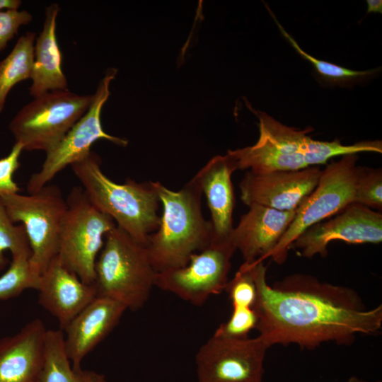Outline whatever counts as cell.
I'll use <instances>...</instances> for the list:
<instances>
[{
	"instance_id": "obj_25",
	"label": "cell",
	"mask_w": 382,
	"mask_h": 382,
	"mask_svg": "<svg viewBox=\"0 0 382 382\" xmlns=\"http://www.w3.org/2000/svg\"><path fill=\"white\" fill-rule=\"evenodd\" d=\"M354 203L382 209V170L358 166Z\"/></svg>"
},
{
	"instance_id": "obj_11",
	"label": "cell",
	"mask_w": 382,
	"mask_h": 382,
	"mask_svg": "<svg viewBox=\"0 0 382 382\" xmlns=\"http://www.w3.org/2000/svg\"><path fill=\"white\" fill-rule=\"evenodd\" d=\"M236 250L231 242L212 239L184 267L156 272L155 286L192 305L202 306L211 296L225 289Z\"/></svg>"
},
{
	"instance_id": "obj_7",
	"label": "cell",
	"mask_w": 382,
	"mask_h": 382,
	"mask_svg": "<svg viewBox=\"0 0 382 382\" xmlns=\"http://www.w3.org/2000/svg\"><path fill=\"white\" fill-rule=\"evenodd\" d=\"M93 95L66 90L47 92L24 105L8 125L23 150L53 149L88 110Z\"/></svg>"
},
{
	"instance_id": "obj_19",
	"label": "cell",
	"mask_w": 382,
	"mask_h": 382,
	"mask_svg": "<svg viewBox=\"0 0 382 382\" xmlns=\"http://www.w3.org/2000/svg\"><path fill=\"white\" fill-rule=\"evenodd\" d=\"M236 170L233 159L226 154L213 157L194 176L210 210L212 240L232 243L235 197L231 175Z\"/></svg>"
},
{
	"instance_id": "obj_12",
	"label": "cell",
	"mask_w": 382,
	"mask_h": 382,
	"mask_svg": "<svg viewBox=\"0 0 382 382\" xmlns=\"http://www.w3.org/2000/svg\"><path fill=\"white\" fill-rule=\"evenodd\" d=\"M269 347L258 336L228 337L213 334L195 356L198 382H262Z\"/></svg>"
},
{
	"instance_id": "obj_28",
	"label": "cell",
	"mask_w": 382,
	"mask_h": 382,
	"mask_svg": "<svg viewBox=\"0 0 382 382\" xmlns=\"http://www.w3.org/2000/svg\"><path fill=\"white\" fill-rule=\"evenodd\" d=\"M23 150V146L15 142L10 153L0 159V195L19 192L13 175L20 167L19 158Z\"/></svg>"
},
{
	"instance_id": "obj_10",
	"label": "cell",
	"mask_w": 382,
	"mask_h": 382,
	"mask_svg": "<svg viewBox=\"0 0 382 382\" xmlns=\"http://www.w3.org/2000/svg\"><path fill=\"white\" fill-rule=\"evenodd\" d=\"M117 73V69L115 68H109L106 71L93 94L88 110L62 140L46 153L41 169L33 174L28 183L29 194L38 191L66 166L84 158L91 151V147L97 140L105 139L118 146H127V140L108 134L103 130L101 124L102 109L110 96V84Z\"/></svg>"
},
{
	"instance_id": "obj_15",
	"label": "cell",
	"mask_w": 382,
	"mask_h": 382,
	"mask_svg": "<svg viewBox=\"0 0 382 382\" xmlns=\"http://www.w3.org/2000/svg\"><path fill=\"white\" fill-rule=\"evenodd\" d=\"M296 210L279 211L252 205L233 228L231 241L244 262H263L276 247L294 219Z\"/></svg>"
},
{
	"instance_id": "obj_2",
	"label": "cell",
	"mask_w": 382,
	"mask_h": 382,
	"mask_svg": "<svg viewBox=\"0 0 382 382\" xmlns=\"http://www.w3.org/2000/svg\"><path fill=\"white\" fill-rule=\"evenodd\" d=\"M248 106L258 119L259 138L252 146L227 151L237 170L249 169L257 173L299 170L326 164L335 156L382 153L381 140H365L351 145H345L338 139L332 141L315 140L307 134L312 128L301 130L286 126L267 113Z\"/></svg>"
},
{
	"instance_id": "obj_31",
	"label": "cell",
	"mask_w": 382,
	"mask_h": 382,
	"mask_svg": "<svg viewBox=\"0 0 382 382\" xmlns=\"http://www.w3.org/2000/svg\"><path fill=\"white\" fill-rule=\"evenodd\" d=\"M367 13H382V1L381 0H367Z\"/></svg>"
},
{
	"instance_id": "obj_3",
	"label": "cell",
	"mask_w": 382,
	"mask_h": 382,
	"mask_svg": "<svg viewBox=\"0 0 382 382\" xmlns=\"http://www.w3.org/2000/svg\"><path fill=\"white\" fill-rule=\"evenodd\" d=\"M163 213L158 229L149 236L146 248L156 272L186 265L191 256L212 239L210 221L203 216L200 186L193 177L178 191L154 182Z\"/></svg>"
},
{
	"instance_id": "obj_24",
	"label": "cell",
	"mask_w": 382,
	"mask_h": 382,
	"mask_svg": "<svg viewBox=\"0 0 382 382\" xmlns=\"http://www.w3.org/2000/svg\"><path fill=\"white\" fill-rule=\"evenodd\" d=\"M14 224L0 200V270L7 262L4 256L6 250L11 252L12 257H31V249L24 226Z\"/></svg>"
},
{
	"instance_id": "obj_21",
	"label": "cell",
	"mask_w": 382,
	"mask_h": 382,
	"mask_svg": "<svg viewBox=\"0 0 382 382\" xmlns=\"http://www.w3.org/2000/svg\"><path fill=\"white\" fill-rule=\"evenodd\" d=\"M37 382H106V378L94 371L74 369L65 352L63 331L47 330L44 362Z\"/></svg>"
},
{
	"instance_id": "obj_20",
	"label": "cell",
	"mask_w": 382,
	"mask_h": 382,
	"mask_svg": "<svg viewBox=\"0 0 382 382\" xmlns=\"http://www.w3.org/2000/svg\"><path fill=\"white\" fill-rule=\"evenodd\" d=\"M57 4L45 9L43 27L34 45V59L29 93L34 98L47 92L66 90L68 83L62 69V53L56 36Z\"/></svg>"
},
{
	"instance_id": "obj_30",
	"label": "cell",
	"mask_w": 382,
	"mask_h": 382,
	"mask_svg": "<svg viewBox=\"0 0 382 382\" xmlns=\"http://www.w3.org/2000/svg\"><path fill=\"white\" fill-rule=\"evenodd\" d=\"M22 2L20 0H0V11L18 10Z\"/></svg>"
},
{
	"instance_id": "obj_18",
	"label": "cell",
	"mask_w": 382,
	"mask_h": 382,
	"mask_svg": "<svg viewBox=\"0 0 382 382\" xmlns=\"http://www.w3.org/2000/svg\"><path fill=\"white\" fill-rule=\"evenodd\" d=\"M47 329L34 319L0 340V382H37L44 362Z\"/></svg>"
},
{
	"instance_id": "obj_16",
	"label": "cell",
	"mask_w": 382,
	"mask_h": 382,
	"mask_svg": "<svg viewBox=\"0 0 382 382\" xmlns=\"http://www.w3.org/2000/svg\"><path fill=\"white\" fill-rule=\"evenodd\" d=\"M126 307L115 300L96 296L64 328V345L74 369L117 325Z\"/></svg>"
},
{
	"instance_id": "obj_27",
	"label": "cell",
	"mask_w": 382,
	"mask_h": 382,
	"mask_svg": "<svg viewBox=\"0 0 382 382\" xmlns=\"http://www.w3.org/2000/svg\"><path fill=\"white\" fill-rule=\"evenodd\" d=\"M257 320L253 308L233 307L229 319L221 323L214 334L235 338L247 337L255 328Z\"/></svg>"
},
{
	"instance_id": "obj_23",
	"label": "cell",
	"mask_w": 382,
	"mask_h": 382,
	"mask_svg": "<svg viewBox=\"0 0 382 382\" xmlns=\"http://www.w3.org/2000/svg\"><path fill=\"white\" fill-rule=\"evenodd\" d=\"M266 7L273 18L275 23L279 28L283 37L291 44L292 47L306 60L309 62L316 71L328 82L345 86L347 84H351L358 81L367 79L373 76L378 69L364 70V71H356L352 70L345 67H342L340 65H337L330 62H328L323 60L318 59L311 54L303 51L296 41L291 36L277 21L274 14L266 5Z\"/></svg>"
},
{
	"instance_id": "obj_8",
	"label": "cell",
	"mask_w": 382,
	"mask_h": 382,
	"mask_svg": "<svg viewBox=\"0 0 382 382\" xmlns=\"http://www.w3.org/2000/svg\"><path fill=\"white\" fill-rule=\"evenodd\" d=\"M0 200L11 220L24 226L31 249L30 264L41 275L59 253L67 208L61 190L47 184L29 195H1Z\"/></svg>"
},
{
	"instance_id": "obj_26",
	"label": "cell",
	"mask_w": 382,
	"mask_h": 382,
	"mask_svg": "<svg viewBox=\"0 0 382 382\" xmlns=\"http://www.w3.org/2000/svg\"><path fill=\"white\" fill-rule=\"evenodd\" d=\"M224 290L228 294L233 308H253L257 291L250 266L243 262L233 279L228 281Z\"/></svg>"
},
{
	"instance_id": "obj_1",
	"label": "cell",
	"mask_w": 382,
	"mask_h": 382,
	"mask_svg": "<svg viewBox=\"0 0 382 382\" xmlns=\"http://www.w3.org/2000/svg\"><path fill=\"white\" fill-rule=\"evenodd\" d=\"M256 286L253 307L255 328L270 347L296 344L313 348L323 342L351 343L357 335H374L382 327V306L366 309L357 292L296 274L272 286L263 262L248 264Z\"/></svg>"
},
{
	"instance_id": "obj_29",
	"label": "cell",
	"mask_w": 382,
	"mask_h": 382,
	"mask_svg": "<svg viewBox=\"0 0 382 382\" xmlns=\"http://www.w3.org/2000/svg\"><path fill=\"white\" fill-rule=\"evenodd\" d=\"M32 14L25 10H6L0 11V52L8 42L17 35L22 25L30 23Z\"/></svg>"
},
{
	"instance_id": "obj_6",
	"label": "cell",
	"mask_w": 382,
	"mask_h": 382,
	"mask_svg": "<svg viewBox=\"0 0 382 382\" xmlns=\"http://www.w3.org/2000/svg\"><path fill=\"white\" fill-rule=\"evenodd\" d=\"M66 201L57 257L83 283L93 284L96 262L104 245L103 238L117 225L91 201L81 187H74Z\"/></svg>"
},
{
	"instance_id": "obj_17",
	"label": "cell",
	"mask_w": 382,
	"mask_h": 382,
	"mask_svg": "<svg viewBox=\"0 0 382 382\" xmlns=\"http://www.w3.org/2000/svg\"><path fill=\"white\" fill-rule=\"evenodd\" d=\"M39 303L60 324L62 330L96 297L93 284L83 283L57 256L40 275Z\"/></svg>"
},
{
	"instance_id": "obj_32",
	"label": "cell",
	"mask_w": 382,
	"mask_h": 382,
	"mask_svg": "<svg viewBox=\"0 0 382 382\" xmlns=\"http://www.w3.org/2000/svg\"><path fill=\"white\" fill-rule=\"evenodd\" d=\"M347 382H368L365 380H363V379H361V378H359L356 376H352L350 377ZM376 382H381V381H376Z\"/></svg>"
},
{
	"instance_id": "obj_5",
	"label": "cell",
	"mask_w": 382,
	"mask_h": 382,
	"mask_svg": "<svg viewBox=\"0 0 382 382\" xmlns=\"http://www.w3.org/2000/svg\"><path fill=\"white\" fill-rule=\"evenodd\" d=\"M105 238L95 265L96 296L137 311L145 305L155 286L156 272L146 246L117 226Z\"/></svg>"
},
{
	"instance_id": "obj_4",
	"label": "cell",
	"mask_w": 382,
	"mask_h": 382,
	"mask_svg": "<svg viewBox=\"0 0 382 382\" xmlns=\"http://www.w3.org/2000/svg\"><path fill=\"white\" fill-rule=\"evenodd\" d=\"M100 164V156L91 151L71 166L91 201L134 241L146 246L160 224V200L154 182L128 178L118 184L105 175Z\"/></svg>"
},
{
	"instance_id": "obj_14",
	"label": "cell",
	"mask_w": 382,
	"mask_h": 382,
	"mask_svg": "<svg viewBox=\"0 0 382 382\" xmlns=\"http://www.w3.org/2000/svg\"><path fill=\"white\" fill-rule=\"evenodd\" d=\"M321 172L318 166L261 173L248 170L239 183L241 199L248 207L256 204L279 211L296 210L316 188Z\"/></svg>"
},
{
	"instance_id": "obj_9",
	"label": "cell",
	"mask_w": 382,
	"mask_h": 382,
	"mask_svg": "<svg viewBox=\"0 0 382 382\" xmlns=\"http://www.w3.org/2000/svg\"><path fill=\"white\" fill-rule=\"evenodd\" d=\"M357 159V154H347L326 165L317 186L296 209L293 221L268 258L284 263L291 245L304 231L354 203Z\"/></svg>"
},
{
	"instance_id": "obj_22",
	"label": "cell",
	"mask_w": 382,
	"mask_h": 382,
	"mask_svg": "<svg viewBox=\"0 0 382 382\" xmlns=\"http://www.w3.org/2000/svg\"><path fill=\"white\" fill-rule=\"evenodd\" d=\"M35 40V34L27 32L18 39L11 52L0 61V112L4 108L11 88L31 77Z\"/></svg>"
},
{
	"instance_id": "obj_13",
	"label": "cell",
	"mask_w": 382,
	"mask_h": 382,
	"mask_svg": "<svg viewBox=\"0 0 382 382\" xmlns=\"http://www.w3.org/2000/svg\"><path fill=\"white\" fill-rule=\"evenodd\" d=\"M336 241L349 244L381 243V212L357 203L349 204L337 214L308 228L291 248L306 258L316 255L326 257L328 245Z\"/></svg>"
}]
</instances>
